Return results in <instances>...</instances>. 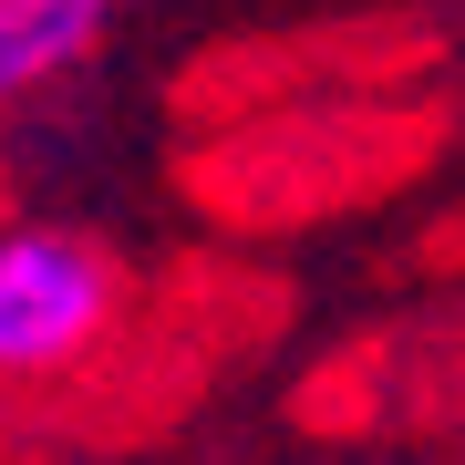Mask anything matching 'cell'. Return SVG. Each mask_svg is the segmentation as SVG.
<instances>
[{
  "label": "cell",
  "instance_id": "cell-1",
  "mask_svg": "<svg viewBox=\"0 0 465 465\" xmlns=\"http://www.w3.org/2000/svg\"><path fill=\"white\" fill-rule=\"evenodd\" d=\"M124 259L84 228L21 217L0 228V393H42V382L84 372L124 321Z\"/></svg>",
  "mask_w": 465,
  "mask_h": 465
},
{
  "label": "cell",
  "instance_id": "cell-2",
  "mask_svg": "<svg viewBox=\"0 0 465 465\" xmlns=\"http://www.w3.org/2000/svg\"><path fill=\"white\" fill-rule=\"evenodd\" d=\"M114 21H124V0H0V124L21 104L63 94L114 42Z\"/></svg>",
  "mask_w": 465,
  "mask_h": 465
}]
</instances>
